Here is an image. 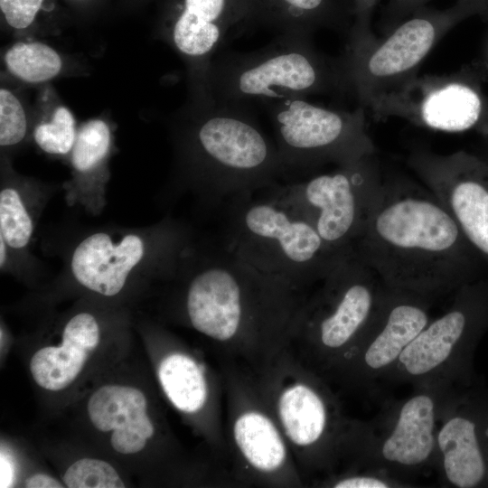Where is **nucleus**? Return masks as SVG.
Masks as SVG:
<instances>
[{
  "instance_id": "cd10ccee",
  "label": "nucleus",
  "mask_w": 488,
  "mask_h": 488,
  "mask_svg": "<svg viewBox=\"0 0 488 488\" xmlns=\"http://www.w3.org/2000/svg\"><path fill=\"white\" fill-rule=\"evenodd\" d=\"M33 117L11 89H0V146L11 151L31 140Z\"/></svg>"
},
{
  "instance_id": "c85d7f7f",
  "label": "nucleus",
  "mask_w": 488,
  "mask_h": 488,
  "mask_svg": "<svg viewBox=\"0 0 488 488\" xmlns=\"http://www.w3.org/2000/svg\"><path fill=\"white\" fill-rule=\"evenodd\" d=\"M63 482L69 488H124L117 471L107 462L83 458L65 472Z\"/></svg>"
},
{
  "instance_id": "423d86ee",
  "label": "nucleus",
  "mask_w": 488,
  "mask_h": 488,
  "mask_svg": "<svg viewBox=\"0 0 488 488\" xmlns=\"http://www.w3.org/2000/svg\"><path fill=\"white\" fill-rule=\"evenodd\" d=\"M255 193L224 205L221 245L230 252L304 292L348 255L331 251L311 224L277 199Z\"/></svg>"
},
{
  "instance_id": "473e14b6",
  "label": "nucleus",
  "mask_w": 488,
  "mask_h": 488,
  "mask_svg": "<svg viewBox=\"0 0 488 488\" xmlns=\"http://www.w3.org/2000/svg\"><path fill=\"white\" fill-rule=\"evenodd\" d=\"M44 267L42 261L36 258L33 259L24 258L14 254L0 238V268L2 272L20 274L24 270Z\"/></svg>"
},
{
  "instance_id": "ddd939ff",
  "label": "nucleus",
  "mask_w": 488,
  "mask_h": 488,
  "mask_svg": "<svg viewBox=\"0 0 488 488\" xmlns=\"http://www.w3.org/2000/svg\"><path fill=\"white\" fill-rule=\"evenodd\" d=\"M382 182L372 155L265 191L311 224L331 251L344 256L355 249Z\"/></svg>"
},
{
  "instance_id": "5701e85b",
  "label": "nucleus",
  "mask_w": 488,
  "mask_h": 488,
  "mask_svg": "<svg viewBox=\"0 0 488 488\" xmlns=\"http://www.w3.org/2000/svg\"><path fill=\"white\" fill-rule=\"evenodd\" d=\"M146 410L144 393L128 386H103L88 402L90 421L100 431L113 430L111 445L121 454L137 453L154 436L155 427Z\"/></svg>"
},
{
  "instance_id": "f8f14e48",
  "label": "nucleus",
  "mask_w": 488,
  "mask_h": 488,
  "mask_svg": "<svg viewBox=\"0 0 488 488\" xmlns=\"http://www.w3.org/2000/svg\"><path fill=\"white\" fill-rule=\"evenodd\" d=\"M488 330V281L455 291L450 307L429 321L405 348L384 380L447 394L470 387L473 359Z\"/></svg>"
},
{
  "instance_id": "bb28decb",
  "label": "nucleus",
  "mask_w": 488,
  "mask_h": 488,
  "mask_svg": "<svg viewBox=\"0 0 488 488\" xmlns=\"http://www.w3.org/2000/svg\"><path fill=\"white\" fill-rule=\"evenodd\" d=\"M4 65L14 79L35 85L48 83L60 75L63 61L51 45L36 40H23L6 49Z\"/></svg>"
},
{
  "instance_id": "72a5a7b5",
  "label": "nucleus",
  "mask_w": 488,
  "mask_h": 488,
  "mask_svg": "<svg viewBox=\"0 0 488 488\" xmlns=\"http://www.w3.org/2000/svg\"><path fill=\"white\" fill-rule=\"evenodd\" d=\"M379 0H353L354 25L369 28V22L373 8Z\"/></svg>"
},
{
  "instance_id": "9d476101",
  "label": "nucleus",
  "mask_w": 488,
  "mask_h": 488,
  "mask_svg": "<svg viewBox=\"0 0 488 488\" xmlns=\"http://www.w3.org/2000/svg\"><path fill=\"white\" fill-rule=\"evenodd\" d=\"M482 6V0H456L443 10L422 7L380 39L352 26L343 58L360 107L372 108L404 88L442 37Z\"/></svg>"
},
{
  "instance_id": "7c9ffc66",
  "label": "nucleus",
  "mask_w": 488,
  "mask_h": 488,
  "mask_svg": "<svg viewBox=\"0 0 488 488\" xmlns=\"http://www.w3.org/2000/svg\"><path fill=\"white\" fill-rule=\"evenodd\" d=\"M44 0H0V9L6 23L17 31L30 27Z\"/></svg>"
},
{
  "instance_id": "dca6fc26",
  "label": "nucleus",
  "mask_w": 488,
  "mask_h": 488,
  "mask_svg": "<svg viewBox=\"0 0 488 488\" xmlns=\"http://www.w3.org/2000/svg\"><path fill=\"white\" fill-rule=\"evenodd\" d=\"M408 164L488 263V164L463 151L449 155L418 151Z\"/></svg>"
},
{
  "instance_id": "c9c22d12",
  "label": "nucleus",
  "mask_w": 488,
  "mask_h": 488,
  "mask_svg": "<svg viewBox=\"0 0 488 488\" xmlns=\"http://www.w3.org/2000/svg\"><path fill=\"white\" fill-rule=\"evenodd\" d=\"M1 487H9L12 485L14 478V468L12 463L1 454Z\"/></svg>"
},
{
  "instance_id": "0eeeda50",
  "label": "nucleus",
  "mask_w": 488,
  "mask_h": 488,
  "mask_svg": "<svg viewBox=\"0 0 488 488\" xmlns=\"http://www.w3.org/2000/svg\"><path fill=\"white\" fill-rule=\"evenodd\" d=\"M254 372L306 484L333 474L349 418L329 382L288 348Z\"/></svg>"
},
{
  "instance_id": "393cba45",
  "label": "nucleus",
  "mask_w": 488,
  "mask_h": 488,
  "mask_svg": "<svg viewBox=\"0 0 488 488\" xmlns=\"http://www.w3.org/2000/svg\"><path fill=\"white\" fill-rule=\"evenodd\" d=\"M247 27L262 25L278 33L311 35L322 27L341 28L345 14L337 0H246Z\"/></svg>"
},
{
  "instance_id": "9b49d317",
  "label": "nucleus",
  "mask_w": 488,
  "mask_h": 488,
  "mask_svg": "<svg viewBox=\"0 0 488 488\" xmlns=\"http://www.w3.org/2000/svg\"><path fill=\"white\" fill-rule=\"evenodd\" d=\"M221 363L227 465L236 485L305 486L254 371L231 361Z\"/></svg>"
},
{
  "instance_id": "a211bd4d",
  "label": "nucleus",
  "mask_w": 488,
  "mask_h": 488,
  "mask_svg": "<svg viewBox=\"0 0 488 488\" xmlns=\"http://www.w3.org/2000/svg\"><path fill=\"white\" fill-rule=\"evenodd\" d=\"M246 0H175L164 25L165 40L187 61L200 103L214 100L213 56L229 32L246 28Z\"/></svg>"
},
{
  "instance_id": "c756f323",
  "label": "nucleus",
  "mask_w": 488,
  "mask_h": 488,
  "mask_svg": "<svg viewBox=\"0 0 488 488\" xmlns=\"http://www.w3.org/2000/svg\"><path fill=\"white\" fill-rule=\"evenodd\" d=\"M316 484L332 488H391L403 487L399 483L366 472H340L331 474Z\"/></svg>"
},
{
  "instance_id": "aec40b11",
  "label": "nucleus",
  "mask_w": 488,
  "mask_h": 488,
  "mask_svg": "<svg viewBox=\"0 0 488 488\" xmlns=\"http://www.w3.org/2000/svg\"><path fill=\"white\" fill-rule=\"evenodd\" d=\"M113 151L114 134L108 121L97 117L79 126L67 157L70 177L61 184L69 207L80 208L91 216H99L104 211Z\"/></svg>"
},
{
  "instance_id": "a878e982",
  "label": "nucleus",
  "mask_w": 488,
  "mask_h": 488,
  "mask_svg": "<svg viewBox=\"0 0 488 488\" xmlns=\"http://www.w3.org/2000/svg\"><path fill=\"white\" fill-rule=\"evenodd\" d=\"M38 101V112L33 117L31 140L46 155L68 157L79 128L73 113L60 100L51 86L43 87Z\"/></svg>"
},
{
  "instance_id": "2eb2a0df",
  "label": "nucleus",
  "mask_w": 488,
  "mask_h": 488,
  "mask_svg": "<svg viewBox=\"0 0 488 488\" xmlns=\"http://www.w3.org/2000/svg\"><path fill=\"white\" fill-rule=\"evenodd\" d=\"M430 299L389 287L371 324L324 377L347 389L373 391L401 352L428 324Z\"/></svg>"
},
{
  "instance_id": "6e6552de",
  "label": "nucleus",
  "mask_w": 488,
  "mask_h": 488,
  "mask_svg": "<svg viewBox=\"0 0 488 488\" xmlns=\"http://www.w3.org/2000/svg\"><path fill=\"white\" fill-rule=\"evenodd\" d=\"M319 283L306 296L288 349L324 377L365 333L389 287L355 249Z\"/></svg>"
},
{
  "instance_id": "f704fd0d",
  "label": "nucleus",
  "mask_w": 488,
  "mask_h": 488,
  "mask_svg": "<svg viewBox=\"0 0 488 488\" xmlns=\"http://www.w3.org/2000/svg\"><path fill=\"white\" fill-rule=\"evenodd\" d=\"M25 486L28 488H62L63 485L50 475L44 474H36L25 481Z\"/></svg>"
},
{
  "instance_id": "6ab92c4d",
  "label": "nucleus",
  "mask_w": 488,
  "mask_h": 488,
  "mask_svg": "<svg viewBox=\"0 0 488 488\" xmlns=\"http://www.w3.org/2000/svg\"><path fill=\"white\" fill-rule=\"evenodd\" d=\"M380 115H396L445 132H462L476 126L482 101L470 86L458 80H412L371 108Z\"/></svg>"
},
{
  "instance_id": "4468645a",
  "label": "nucleus",
  "mask_w": 488,
  "mask_h": 488,
  "mask_svg": "<svg viewBox=\"0 0 488 488\" xmlns=\"http://www.w3.org/2000/svg\"><path fill=\"white\" fill-rule=\"evenodd\" d=\"M286 174L327 164H347L375 155L364 108L349 111L294 98L265 104Z\"/></svg>"
},
{
  "instance_id": "7ed1b4c3",
  "label": "nucleus",
  "mask_w": 488,
  "mask_h": 488,
  "mask_svg": "<svg viewBox=\"0 0 488 488\" xmlns=\"http://www.w3.org/2000/svg\"><path fill=\"white\" fill-rule=\"evenodd\" d=\"M200 106L177 138V193L213 208L269 188L286 176L275 142L248 106L215 99Z\"/></svg>"
},
{
  "instance_id": "f03ea898",
  "label": "nucleus",
  "mask_w": 488,
  "mask_h": 488,
  "mask_svg": "<svg viewBox=\"0 0 488 488\" xmlns=\"http://www.w3.org/2000/svg\"><path fill=\"white\" fill-rule=\"evenodd\" d=\"M356 252L395 290L426 298L476 279L482 259L424 185L383 179Z\"/></svg>"
},
{
  "instance_id": "b1692460",
  "label": "nucleus",
  "mask_w": 488,
  "mask_h": 488,
  "mask_svg": "<svg viewBox=\"0 0 488 488\" xmlns=\"http://www.w3.org/2000/svg\"><path fill=\"white\" fill-rule=\"evenodd\" d=\"M99 333L93 314L82 311L72 315L64 325L62 344L42 348L32 357L30 370L36 383L48 390L69 386L99 345Z\"/></svg>"
},
{
  "instance_id": "412c9836",
  "label": "nucleus",
  "mask_w": 488,
  "mask_h": 488,
  "mask_svg": "<svg viewBox=\"0 0 488 488\" xmlns=\"http://www.w3.org/2000/svg\"><path fill=\"white\" fill-rule=\"evenodd\" d=\"M62 185L15 172L10 160L1 161L0 238L15 255L34 258L31 244L36 226L52 198Z\"/></svg>"
},
{
  "instance_id": "39448f33",
  "label": "nucleus",
  "mask_w": 488,
  "mask_h": 488,
  "mask_svg": "<svg viewBox=\"0 0 488 488\" xmlns=\"http://www.w3.org/2000/svg\"><path fill=\"white\" fill-rule=\"evenodd\" d=\"M210 86L215 100L245 106L352 91L343 56H325L311 35L300 33H278L260 49L221 54L211 62Z\"/></svg>"
},
{
  "instance_id": "f3484780",
  "label": "nucleus",
  "mask_w": 488,
  "mask_h": 488,
  "mask_svg": "<svg viewBox=\"0 0 488 488\" xmlns=\"http://www.w3.org/2000/svg\"><path fill=\"white\" fill-rule=\"evenodd\" d=\"M436 444V468L448 486L488 487V398L469 387L445 395Z\"/></svg>"
},
{
  "instance_id": "20e7f679",
  "label": "nucleus",
  "mask_w": 488,
  "mask_h": 488,
  "mask_svg": "<svg viewBox=\"0 0 488 488\" xmlns=\"http://www.w3.org/2000/svg\"><path fill=\"white\" fill-rule=\"evenodd\" d=\"M43 244L61 261V276L90 293L113 297L132 283L168 279L196 234L165 216L144 227L72 226Z\"/></svg>"
},
{
  "instance_id": "4be33fe9",
  "label": "nucleus",
  "mask_w": 488,
  "mask_h": 488,
  "mask_svg": "<svg viewBox=\"0 0 488 488\" xmlns=\"http://www.w3.org/2000/svg\"><path fill=\"white\" fill-rule=\"evenodd\" d=\"M157 375L165 396L178 411L192 416L204 413L225 435L222 373L213 376L203 361L173 352L161 360Z\"/></svg>"
},
{
  "instance_id": "f257e3e1",
  "label": "nucleus",
  "mask_w": 488,
  "mask_h": 488,
  "mask_svg": "<svg viewBox=\"0 0 488 488\" xmlns=\"http://www.w3.org/2000/svg\"><path fill=\"white\" fill-rule=\"evenodd\" d=\"M164 282L176 291L182 319L214 343L222 360L254 371L289 347L307 296L197 236Z\"/></svg>"
},
{
  "instance_id": "1a4fd4ad",
  "label": "nucleus",
  "mask_w": 488,
  "mask_h": 488,
  "mask_svg": "<svg viewBox=\"0 0 488 488\" xmlns=\"http://www.w3.org/2000/svg\"><path fill=\"white\" fill-rule=\"evenodd\" d=\"M444 396L417 389L407 399L386 404L371 421L349 418L333 474L371 473L405 486L409 479L436 468V433Z\"/></svg>"
},
{
  "instance_id": "2f4dec72",
  "label": "nucleus",
  "mask_w": 488,
  "mask_h": 488,
  "mask_svg": "<svg viewBox=\"0 0 488 488\" xmlns=\"http://www.w3.org/2000/svg\"><path fill=\"white\" fill-rule=\"evenodd\" d=\"M430 0H389L384 10L383 26L389 32Z\"/></svg>"
}]
</instances>
